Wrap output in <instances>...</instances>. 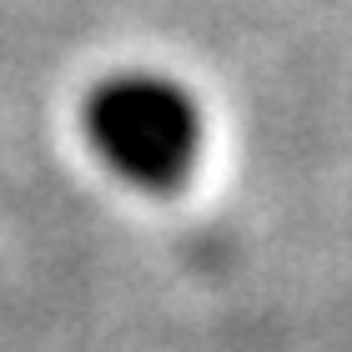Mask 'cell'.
<instances>
[{
  "label": "cell",
  "instance_id": "obj_1",
  "mask_svg": "<svg viewBox=\"0 0 352 352\" xmlns=\"http://www.w3.org/2000/svg\"><path fill=\"white\" fill-rule=\"evenodd\" d=\"M86 136L96 156L136 186H171L197 162V101L156 71H116L86 101Z\"/></svg>",
  "mask_w": 352,
  "mask_h": 352
}]
</instances>
